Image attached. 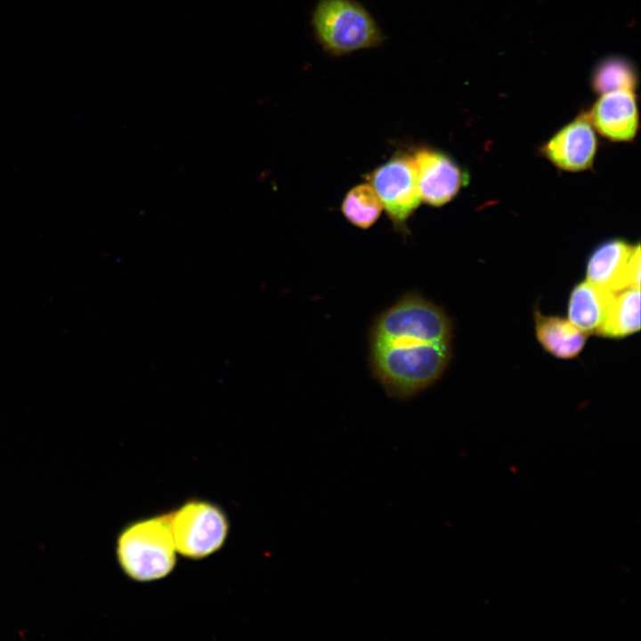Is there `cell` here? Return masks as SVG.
Listing matches in <instances>:
<instances>
[{
  "instance_id": "cell-1",
  "label": "cell",
  "mask_w": 641,
  "mask_h": 641,
  "mask_svg": "<svg viewBox=\"0 0 641 641\" xmlns=\"http://www.w3.org/2000/svg\"><path fill=\"white\" fill-rule=\"evenodd\" d=\"M451 325L433 303L410 295L377 320L372 333L374 370L391 392L411 394L436 381L450 356Z\"/></svg>"
},
{
  "instance_id": "cell-2",
  "label": "cell",
  "mask_w": 641,
  "mask_h": 641,
  "mask_svg": "<svg viewBox=\"0 0 641 641\" xmlns=\"http://www.w3.org/2000/svg\"><path fill=\"white\" fill-rule=\"evenodd\" d=\"M311 23L321 48L333 56L374 48L385 39L375 18L357 0H319Z\"/></svg>"
},
{
  "instance_id": "cell-3",
  "label": "cell",
  "mask_w": 641,
  "mask_h": 641,
  "mask_svg": "<svg viewBox=\"0 0 641 641\" xmlns=\"http://www.w3.org/2000/svg\"><path fill=\"white\" fill-rule=\"evenodd\" d=\"M168 514L135 522L122 531L117 556L123 571L132 579L148 581L166 576L175 564Z\"/></svg>"
},
{
  "instance_id": "cell-4",
  "label": "cell",
  "mask_w": 641,
  "mask_h": 641,
  "mask_svg": "<svg viewBox=\"0 0 641 641\" xmlns=\"http://www.w3.org/2000/svg\"><path fill=\"white\" fill-rule=\"evenodd\" d=\"M168 515L175 549L184 556L205 557L217 550L226 538L227 519L209 502L190 500Z\"/></svg>"
},
{
  "instance_id": "cell-5",
  "label": "cell",
  "mask_w": 641,
  "mask_h": 641,
  "mask_svg": "<svg viewBox=\"0 0 641 641\" xmlns=\"http://www.w3.org/2000/svg\"><path fill=\"white\" fill-rule=\"evenodd\" d=\"M390 219L403 225L421 200L413 157L398 152L369 176Z\"/></svg>"
},
{
  "instance_id": "cell-6",
  "label": "cell",
  "mask_w": 641,
  "mask_h": 641,
  "mask_svg": "<svg viewBox=\"0 0 641 641\" xmlns=\"http://www.w3.org/2000/svg\"><path fill=\"white\" fill-rule=\"evenodd\" d=\"M587 280L613 293L640 287V248L621 240L600 246L587 266Z\"/></svg>"
},
{
  "instance_id": "cell-7",
  "label": "cell",
  "mask_w": 641,
  "mask_h": 641,
  "mask_svg": "<svg viewBox=\"0 0 641 641\" xmlns=\"http://www.w3.org/2000/svg\"><path fill=\"white\" fill-rule=\"evenodd\" d=\"M421 199L440 207L450 201L467 183L468 175L446 153L428 147L413 154Z\"/></svg>"
},
{
  "instance_id": "cell-8",
  "label": "cell",
  "mask_w": 641,
  "mask_h": 641,
  "mask_svg": "<svg viewBox=\"0 0 641 641\" xmlns=\"http://www.w3.org/2000/svg\"><path fill=\"white\" fill-rule=\"evenodd\" d=\"M596 145L588 115L582 114L559 130L544 145L542 151L558 167L581 171L592 165Z\"/></svg>"
},
{
  "instance_id": "cell-9",
  "label": "cell",
  "mask_w": 641,
  "mask_h": 641,
  "mask_svg": "<svg viewBox=\"0 0 641 641\" xmlns=\"http://www.w3.org/2000/svg\"><path fill=\"white\" fill-rule=\"evenodd\" d=\"M588 118L604 136L613 141L631 140L638 127L634 91L616 90L602 93Z\"/></svg>"
},
{
  "instance_id": "cell-10",
  "label": "cell",
  "mask_w": 641,
  "mask_h": 641,
  "mask_svg": "<svg viewBox=\"0 0 641 641\" xmlns=\"http://www.w3.org/2000/svg\"><path fill=\"white\" fill-rule=\"evenodd\" d=\"M614 294L588 280L579 283L569 297L568 320L587 335H598Z\"/></svg>"
},
{
  "instance_id": "cell-11",
  "label": "cell",
  "mask_w": 641,
  "mask_h": 641,
  "mask_svg": "<svg viewBox=\"0 0 641 641\" xmlns=\"http://www.w3.org/2000/svg\"><path fill=\"white\" fill-rule=\"evenodd\" d=\"M536 338L549 354L562 360L577 357L583 350L588 335L568 319L534 312Z\"/></svg>"
},
{
  "instance_id": "cell-12",
  "label": "cell",
  "mask_w": 641,
  "mask_h": 641,
  "mask_svg": "<svg viewBox=\"0 0 641 641\" xmlns=\"http://www.w3.org/2000/svg\"><path fill=\"white\" fill-rule=\"evenodd\" d=\"M640 329V289L628 288L616 292L598 336L621 338Z\"/></svg>"
},
{
  "instance_id": "cell-13",
  "label": "cell",
  "mask_w": 641,
  "mask_h": 641,
  "mask_svg": "<svg viewBox=\"0 0 641 641\" xmlns=\"http://www.w3.org/2000/svg\"><path fill=\"white\" fill-rule=\"evenodd\" d=\"M382 202L370 184L363 183L352 188L342 203L346 219L357 227H370L379 217Z\"/></svg>"
},
{
  "instance_id": "cell-14",
  "label": "cell",
  "mask_w": 641,
  "mask_h": 641,
  "mask_svg": "<svg viewBox=\"0 0 641 641\" xmlns=\"http://www.w3.org/2000/svg\"><path fill=\"white\" fill-rule=\"evenodd\" d=\"M637 77L633 64L621 57H610L600 62L592 75V86L600 94L616 91H634Z\"/></svg>"
}]
</instances>
